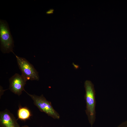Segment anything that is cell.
Returning a JSON list of instances; mask_svg holds the SVG:
<instances>
[{"label": "cell", "instance_id": "6", "mask_svg": "<svg viewBox=\"0 0 127 127\" xmlns=\"http://www.w3.org/2000/svg\"><path fill=\"white\" fill-rule=\"evenodd\" d=\"M0 127H21L13 115L7 109L0 112Z\"/></svg>", "mask_w": 127, "mask_h": 127}, {"label": "cell", "instance_id": "14", "mask_svg": "<svg viewBox=\"0 0 127 127\" xmlns=\"http://www.w3.org/2000/svg\"></svg>", "mask_w": 127, "mask_h": 127}, {"label": "cell", "instance_id": "13", "mask_svg": "<svg viewBox=\"0 0 127 127\" xmlns=\"http://www.w3.org/2000/svg\"></svg>", "mask_w": 127, "mask_h": 127}, {"label": "cell", "instance_id": "2", "mask_svg": "<svg viewBox=\"0 0 127 127\" xmlns=\"http://www.w3.org/2000/svg\"><path fill=\"white\" fill-rule=\"evenodd\" d=\"M24 91L31 97L33 101L34 104L40 111L44 112L53 119H60L59 114L53 108L51 102L48 101L43 94L39 96L30 94L25 90Z\"/></svg>", "mask_w": 127, "mask_h": 127}, {"label": "cell", "instance_id": "10", "mask_svg": "<svg viewBox=\"0 0 127 127\" xmlns=\"http://www.w3.org/2000/svg\"><path fill=\"white\" fill-rule=\"evenodd\" d=\"M0 90L2 91H0V95L1 94V95L2 94H3L4 91H5V90H4L3 89V88L1 86H0Z\"/></svg>", "mask_w": 127, "mask_h": 127}, {"label": "cell", "instance_id": "7", "mask_svg": "<svg viewBox=\"0 0 127 127\" xmlns=\"http://www.w3.org/2000/svg\"><path fill=\"white\" fill-rule=\"evenodd\" d=\"M18 119L23 121L28 119L32 116L30 110L26 107H20L17 112Z\"/></svg>", "mask_w": 127, "mask_h": 127}, {"label": "cell", "instance_id": "12", "mask_svg": "<svg viewBox=\"0 0 127 127\" xmlns=\"http://www.w3.org/2000/svg\"><path fill=\"white\" fill-rule=\"evenodd\" d=\"M21 127H28L27 125H25L24 126H23Z\"/></svg>", "mask_w": 127, "mask_h": 127}, {"label": "cell", "instance_id": "8", "mask_svg": "<svg viewBox=\"0 0 127 127\" xmlns=\"http://www.w3.org/2000/svg\"><path fill=\"white\" fill-rule=\"evenodd\" d=\"M117 127H127V120L121 123Z\"/></svg>", "mask_w": 127, "mask_h": 127}, {"label": "cell", "instance_id": "3", "mask_svg": "<svg viewBox=\"0 0 127 127\" xmlns=\"http://www.w3.org/2000/svg\"><path fill=\"white\" fill-rule=\"evenodd\" d=\"M17 64L21 72V75L27 81L28 80L38 81V73L33 66L25 58L19 57L15 54Z\"/></svg>", "mask_w": 127, "mask_h": 127}, {"label": "cell", "instance_id": "1", "mask_svg": "<svg viewBox=\"0 0 127 127\" xmlns=\"http://www.w3.org/2000/svg\"><path fill=\"white\" fill-rule=\"evenodd\" d=\"M84 87L85 91V99L86 104L85 112L91 127H92L96 119L95 91L94 84L89 80L85 81Z\"/></svg>", "mask_w": 127, "mask_h": 127}, {"label": "cell", "instance_id": "5", "mask_svg": "<svg viewBox=\"0 0 127 127\" xmlns=\"http://www.w3.org/2000/svg\"><path fill=\"white\" fill-rule=\"evenodd\" d=\"M9 89L14 94L20 96L24 90L27 81L21 75L16 73L9 79Z\"/></svg>", "mask_w": 127, "mask_h": 127}, {"label": "cell", "instance_id": "9", "mask_svg": "<svg viewBox=\"0 0 127 127\" xmlns=\"http://www.w3.org/2000/svg\"><path fill=\"white\" fill-rule=\"evenodd\" d=\"M54 10L53 9H51L46 12L47 14H49L53 13Z\"/></svg>", "mask_w": 127, "mask_h": 127}, {"label": "cell", "instance_id": "11", "mask_svg": "<svg viewBox=\"0 0 127 127\" xmlns=\"http://www.w3.org/2000/svg\"><path fill=\"white\" fill-rule=\"evenodd\" d=\"M73 65H74V67H75V68L76 69H77L78 68V65H76L75 64L73 63Z\"/></svg>", "mask_w": 127, "mask_h": 127}, {"label": "cell", "instance_id": "4", "mask_svg": "<svg viewBox=\"0 0 127 127\" xmlns=\"http://www.w3.org/2000/svg\"><path fill=\"white\" fill-rule=\"evenodd\" d=\"M0 38L1 50L4 53L13 52V41L6 22L0 21Z\"/></svg>", "mask_w": 127, "mask_h": 127}]
</instances>
